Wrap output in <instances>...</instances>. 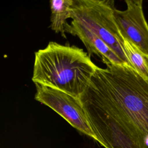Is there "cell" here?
Returning <instances> with one entry per match:
<instances>
[{
  "instance_id": "1",
  "label": "cell",
  "mask_w": 148,
  "mask_h": 148,
  "mask_svg": "<svg viewBox=\"0 0 148 148\" xmlns=\"http://www.w3.org/2000/svg\"><path fill=\"white\" fill-rule=\"evenodd\" d=\"M98 68L83 49L49 42L35 53L32 81L80 98Z\"/></svg>"
},
{
  "instance_id": "2",
  "label": "cell",
  "mask_w": 148,
  "mask_h": 148,
  "mask_svg": "<svg viewBox=\"0 0 148 148\" xmlns=\"http://www.w3.org/2000/svg\"><path fill=\"white\" fill-rule=\"evenodd\" d=\"M96 72L121 119L148 148V81L126 64H106Z\"/></svg>"
},
{
  "instance_id": "3",
  "label": "cell",
  "mask_w": 148,
  "mask_h": 148,
  "mask_svg": "<svg viewBox=\"0 0 148 148\" xmlns=\"http://www.w3.org/2000/svg\"><path fill=\"white\" fill-rule=\"evenodd\" d=\"M100 145L105 148H143L104 92L92 80L80 98Z\"/></svg>"
},
{
  "instance_id": "4",
  "label": "cell",
  "mask_w": 148,
  "mask_h": 148,
  "mask_svg": "<svg viewBox=\"0 0 148 148\" xmlns=\"http://www.w3.org/2000/svg\"><path fill=\"white\" fill-rule=\"evenodd\" d=\"M114 2L112 0H73L71 18L93 32L124 64L132 68L124 49L123 38L114 19Z\"/></svg>"
},
{
  "instance_id": "5",
  "label": "cell",
  "mask_w": 148,
  "mask_h": 148,
  "mask_svg": "<svg viewBox=\"0 0 148 148\" xmlns=\"http://www.w3.org/2000/svg\"><path fill=\"white\" fill-rule=\"evenodd\" d=\"M35 84L36 101L49 107L77 130L101 143L92 128L79 98L56 88Z\"/></svg>"
},
{
  "instance_id": "6",
  "label": "cell",
  "mask_w": 148,
  "mask_h": 148,
  "mask_svg": "<svg viewBox=\"0 0 148 148\" xmlns=\"http://www.w3.org/2000/svg\"><path fill=\"white\" fill-rule=\"evenodd\" d=\"M127 8L114 10L116 25L123 38L148 54V24L143 11L142 0H125Z\"/></svg>"
},
{
  "instance_id": "7",
  "label": "cell",
  "mask_w": 148,
  "mask_h": 148,
  "mask_svg": "<svg viewBox=\"0 0 148 148\" xmlns=\"http://www.w3.org/2000/svg\"><path fill=\"white\" fill-rule=\"evenodd\" d=\"M65 32L77 36L82 40L90 57L91 54H96L106 65L124 64L102 39L80 23L72 20L71 24L67 23L65 25Z\"/></svg>"
},
{
  "instance_id": "8",
  "label": "cell",
  "mask_w": 148,
  "mask_h": 148,
  "mask_svg": "<svg viewBox=\"0 0 148 148\" xmlns=\"http://www.w3.org/2000/svg\"><path fill=\"white\" fill-rule=\"evenodd\" d=\"M73 0H53L50 1L51 10L50 28L56 33H60L66 38V20L71 18Z\"/></svg>"
},
{
  "instance_id": "9",
  "label": "cell",
  "mask_w": 148,
  "mask_h": 148,
  "mask_svg": "<svg viewBox=\"0 0 148 148\" xmlns=\"http://www.w3.org/2000/svg\"><path fill=\"white\" fill-rule=\"evenodd\" d=\"M123 44L126 54L132 68L144 79L148 81V54L124 38Z\"/></svg>"
}]
</instances>
